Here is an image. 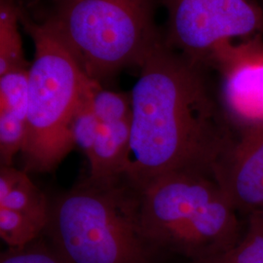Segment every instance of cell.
I'll return each instance as SVG.
<instances>
[{"instance_id":"obj_1","label":"cell","mask_w":263,"mask_h":263,"mask_svg":"<svg viewBox=\"0 0 263 263\" xmlns=\"http://www.w3.org/2000/svg\"><path fill=\"white\" fill-rule=\"evenodd\" d=\"M201 64L160 41L141 66L131 93V141L123 176L133 187L140 190L174 172L212 178L235 140Z\"/></svg>"},{"instance_id":"obj_2","label":"cell","mask_w":263,"mask_h":263,"mask_svg":"<svg viewBox=\"0 0 263 263\" xmlns=\"http://www.w3.org/2000/svg\"><path fill=\"white\" fill-rule=\"evenodd\" d=\"M66 263H156L141 222V194L124 179H88L50 204L45 231Z\"/></svg>"},{"instance_id":"obj_3","label":"cell","mask_w":263,"mask_h":263,"mask_svg":"<svg viewBox=\"0 0 263 263\" xmlns=\"http://www.w3.org/2000/svg\"><path fill=\"white\" fill-rule=\"evenodd\" d=\"M139 191L143 229L160 252L172 251L199 261L240 239L235 209L209 176L174 172Z\"/></svg>"},{"instance_id":"obj_4","label":"cell","mask_w":263,"mask_h":263,"mask_svg":"<svg viewBox=\"0 0 263 263\" xmlns=\"http://www.w3.org/2000/svg\"><path fill=\"white\" fill-rule=\"evenodd\" d=\"M26 28L34 42L28 68L27 136L22 153L27 171L56 169L73 149L70 124L93 79L48 23Z\"/></svg>"},{"instance_id":"obj_5","label":"cell","mask_w":263,"mask_h":263,"mask_svg":"<svg viewBox=\"0 0 263 263\" xmlns=\"http://www.w3.org/2000/svg\"><path fill=\"white\" fill-rule=\"evenodd\" d=\"M47 23L98 82L126 66H142L160 42L153 0H73Z\"/></svg>"},{"instance_id":"obj_6","label":"cell","mask_w":263,"mask_h":263,"mask_svg":"<svg viewBox=\"0 0 263 263\" xmlns=\"http://www.w3.org/2000/svg\"><path fill=\"white\" fill-rule=\"evenodd\" d=\"M168 10L166 44L203 63L226 40L263 32V9L249 0H165Z\"/></svg>"},{"instance_id":"obj_7","label":"cell","mask_w":263,"mask_h":263,"mask_svg":"<svg viewBox=\"0 0 263 263\" xmlns=\"http://www.w3.org/2000/svg\"><path fill=\"white\" fill-rule=\"evenodd\" d=\"M207 62L221 76V106L238 133L263 127L262 32L216 45Z\"/></svg>"},{"instance_id":"obj_8","label":"cell","mask_w":263,"mask_h":263,"mask_svg":"<svg viewBox=\"0 0 263 263\" xmlns=\"http://www.w3.org/2000/svg\"><path fill=\"white\" fill-rule=\"evenodd\" d=\"M236 212L251 216L263 208V127L239 134L212 172Z\"/></svg>"},{"instance_id":"obj_9","label":"cell","mask_w":263,"mask_h":263,"mask_svg":"<svg viewBox=\"0 0 263 263\" xmlns=\"http://www.w3.org/2000/svg\"><path fill=\"white\" fill-rule=\"evenodd\" d=\"M132 119L101 123L96 141L87 158L90 164L88 180L96 183L123 179L130 151Z\"/></svg>"},{"instance_id":"obj_10","label":"cell","mask_w":263,"mask_h":263,"mask_svg":"<svg viewBox=\"0 0 263 263\" xmlns=\"http://www.w3.org/2000/svg\"><path fill=\"white\" fill-rule=\"evenodd\" d=\"M0 208L31 216L48 224L50 203L25 172L12 166L0 168Z\"/></svg>"},{"instance_id":"obj_11","label":"cell","mask_w":263,"mask_h":263,"mask_svg":"<svg viewBox=\"0 0 263 263\" xmlns=\"http://www.w3.org/2000/svg\"><path fill=\"white\" fill-rule=\"evenodd\" d=\"M195 263H263V230L250 216L248 230L224 252Z\"/></svg>"},{"instance_id":"obj_12","label":"cell","mask_w":263,"mask_h":263,"mask_svg":"<svg viewBox=\"0 0 263 263\" xmlns=\"http://www.w3.org/2000/svg\"><path fill=\"white\" fill-rule=\"evenodd\" d=\"M27 69L17 27V16L10 8H1L0 17V76Z\"/></svg>"},{"instance_id":"obj_13","label":"cell","mask_w":263,"mask_h":263,"mask_svg":"<svg viewBox=\"0 0 263 263\" xmlns=\"http://www.w3.org/2000/svg\"><path fill=\"white\" fill-rule=\"evenodd\" d=\"M90 104L101 123L111 124L132 119L131 95L104 90L98 81H94L92 86Z\"/></svg>"},{"instance_id":"obj_14","label":"cell","mask_w":263,"mask_h":263,"mask_svg":"<svg viewBox=\"0 0 263 263\" xmlns=\"http://www.w3.org/2000/svg\"><path fill=\"white\" fill-rule=\"evenodd\" d=\"M28 69H19L0 76V112L27 120Z\"/></svg>"},{"instance_id":"obj_15","label":"cell","mask_w":263,"mask_h":263,"mask_svg":"<svg viewBox=\"0 0 263 263\" xmlns=\"http://www.w3.org/2000/svg\"><path fill=\"white\" fill-rule=\"evenodd\" d=\"M94 81L96 80L91 81L88 89L86 90L84 97L70 124V136L73 144L83 151L86 156L89 155L94 145L101 126V122L95 115L90 104V92Z\"/></svg>"},{"instance_id":"obj_16","label":"cell","mask_w":263,"mask_h":263,"mask_svg":"<svg viewBox=\"0 0 263 263\" xmlns=\"http://www.w3.org/2000/svg\"><path fill=\"white\" fill-rule=\"evenodd\" d=\"M27 136V120L9 113L0 112L1 166H12L15 155L22 151Z\"/></svg>"},{"instance_id":"obj_17","label":"cell","mask_w":263,"mask_h":263,"mask_svg":"<svg viewBox=\"0 0 263 263\" xmlns=\"http://www.w3.org/2000/svg\"><path fill=\"white\" fill-rule=\"evenodd\" d=\"M0 263H66L52 245L35 240L23 249H9L2 253Z\"/></svg>"},{"instance_id":"obj_18","label":"cell","mask_w":263,"mask_h":263,"mask_svg":"<svg viewBox=\"0 0 263 263\" xmlns=\"http://www.w3.org/2000/svg\"><path fill=\"white\" fill-rule=\"evenodd\" d=\"M251 216L254 217V219L257 221V223L262 228L263 230V208L262 209H260L259 211H257V212H255L254 214H252Z\"/></svg>"}]
</instances>
